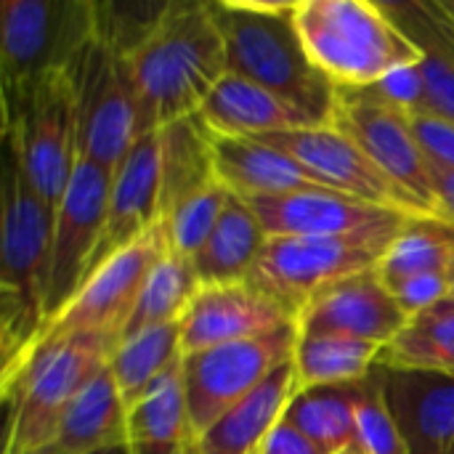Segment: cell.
<instances>
[{
	"instance_id": "6da1fadb",
	"label": "cell",
	"mask_w": 454,
	"mask_h": 454,
	"mask_svg": "<svg viewBox=\"0 0 454 454\" xmlns=\"http://www.w3.org/2000/svg\"><path fill=\"white\" fill-rule=\"evenodd\" d=\"M136 109V136L200 114L229 72L223 35L210 3H165L149 32L122 53Z\"/></svg>"
},
{
	"instance_id": "7a4b0ae2",
	"label": "cell",
	"mask_w": 454,
	"mask_h": 454,
	"mask_svg": "<svg viewBox=\"0 0 454 454\" xmlns=\"http://www.w3.org/2000/svg\"><path fill=\"white\" fill-rule=\"evenodd\" d=\"M0 213V383H8L37 351L48 311L53 210L37 197L13 141L3 138Z\"/></svg>"
},
{
	"instance_id": "3957f363",
	"label": "cell",
	"mask_w": 454,
	"mask_h": 454,
	"mask_svg": "<svg viewBox=\"0 0 454 454\" xmlns=\"http://www.w3.org/2000/svg\"><path fill=\"white\" fill-rule=\"evenodd\" d=\"M223 35L229 72L293 101L319 125H330L338 88L311 64L295 29V3H210Z\"/></svg>"
},
{
	"instance_id": "277c9868",
	"label": "cell",
	"mask_w": 454,
	"mask_h": 454,
	"mask_svg": "<svg viewBox=\"0 0 454 454\" xmlns=\"http://www.w3.org/2000/svg\"><path fill=\"white\" fill-rule=\"evenodd\" d=\"M293 19L311 64L338 90L372 88L391 72L423 61L420 45L383 3L298 0Z\"/></svg>"
},
{
	"instance_id": "5b68a950",
	"label": "cell",
	"mask_w": 454,
	"mask_h": 454,
	"mask_svg": "<svg viewBox=\"0 0 454 454\" xmlns=\"http://www.w3.org/2000/svg\"><path fill=\"white\" fill-rule=\"evenodd\" d=\"M120 335L77 333L48 340L3 383L8 431L3 454H35L56 442L72 399L109 364Z\"/></svg>"
},
{
	"instance_id": "8992f818",
	"label": "cell",
	"mask_w": 454,
	"mask_h": 454,
	"mask_svg": "<svg viewBox=\"0 0 454 454\" xmlns=\"http://www.w3.org/2000/svg\"><path fill=\"white\" fill-rule=\"evenodd\" d=\"M98 35V3L3 0L0 3V93L3 122L53 74L74 69Z\"/></svg>"
},
{
	"instance_id": "52a82bcc",
	"label": "cell",
	"mask_w": 454,
	"mask_h": 454,
	"mask_svg": "<svg viewBox=\"0 0 454 454\" xmlns=\"http://www.w3.org/2000/svg\"><path fill=\"white\" fill-rule=\"evenodd\" d=\"M412 221L404 218L340 237H269L247 282L287 306L298 319V311L317 293L378 269L394 239Z\"/></svg>"
},
{
	"instance_id": "ba28073f",
	"label": "cell",
	"mask_w": 454,
	"mask_h": 454,
	"mask_svg": "<svg viewBox=\"0 0 454 454\" xmlns=\"http://www.w3.org/2000/svg\"><path fill=\"white\" fill-rule=\"evenodd\" d=\"M301 340L298 322L239 343L184 356V394L194 439L223 412L253 394L274 370L293 362Z\"/></svg>"
},
{
	"instance_id": "9c48e42d",
	"label": "cell",
	"mask_w": 454,
	"mask_h": 454,
	"mask_svg": "<svg viewBox=\"0 0 454 454\" xmlns=\"http://www.w3.org/2000/svg\"><path fill=\"white\" fill-rule=\"evenodd\" d=\"M330 125L346 133L370 157V162L407 197L420 218L442 221L434 165L404 112L380 104L364 90H338Z\"/></svg>"
},
{
	"instance_id": "30bf717a",
	"label": "cell",
	"mask_w": 454,
	"mask_h": 454,
	"mask_svg": "<svg viewBox=\"0 0 454 454\" xmlns=\"http://www.w3.org/2000/svg\"><path fill=\"white\" fill-rule=\"evenodd\" d=\"M3 138L13 141L37 197L56 213L77 165V112L72 72L40 82L19 112L3 122Z\"/></svg>"
},
{
	"instance_id": "8fae6325",
	"label": "cell",
	"mask_w": 454,
	"mask_h": 454,
	"mask_svg": "<svg viewBox=\"0 0 454 454\" xmlns=\"http://www.w3.org/2000/svg\"><path fill=\"white\" fill-rule=\"evenodd\" d=\"M77 112V154L114 173L136 136V109L122 53L101 35L72 69Z\"/></svg>"
},
{
	"instance_id": "7c38bea8",
	"label": "cell",
	"mask_w": 454,
	"mask_h": 454,
	"mask_svg": "<svg viewBox=\"0 0 454 454\" xmlns=\"http://www.w3.org/2000/svg\"><path fill=\"white\" fill-rule=\"evenodd\" d=\"M165 250L168 237L160 218V223L149 234H144L130 247L114 253L82 282L74 298L45 325L40 346L77 333H112L122 340L125 322L141 295V287Z\"/></svg>"
},
{
	"instance_id": "4fadbf2b",
	"label": "cell",
	"mask_w": 454,
	"mask_h": 454,
	"mask_svg": "<svg viewBox=\"0 0 454 454\" xmlns=\"http://www.w3.org/2000/svg\"><path fill=\"white\" fill-rule=\"evenodd\" d=\"M109 170L77 157L72 184L53 213V242L48 269L45 311L48 322L74 298L90 271V261L104 229L106 200L112 189Z\"/></svg>"
},
{
	"instance_id": "5bb4252c",
	"label": "cell",
	"mask_w": 454,
	"mask_h": 454,
	"mask_svg": "<svg viewBox=\"0 0 454 454\" xmlns=\"http://www.w3.org/2000/svg\"><path fill=\"white\" fill-rule=\"evenodd\" d=\"M258 141L295 157L303 168H309L333 192L420 218L415 213V207L407 202V197L335 125H314V128H303V130L271 133Z\"/></svg>"
},
{
	"instance_id": "9a60e30c",
	"label": "cell",
	"mask_w": 454,
	"mask_h": 454,
	"mask_svg": "<svg viewBox=\"0 0 454 454\" xmlns=\"http://www.w3.org/2000/svg\"><path fill=\"white\" fill-rule=\"evenodd\" d=\"M407 322L410 317L399 309L378 269L348 277L317 293L298 311V330L303 338L335 335L378 346H388L407 327Z\"/></svg>"
},
{
	"instance_id": "2e32d148",
	"label": "cell",
	"mask_w": 454,
	"mask_h": 454,
	"mask_svg": "<svg viewBox=\"0 0 454 454\" xmlns=\"http://www.w3.org/2000/svg\"><path fill=\"white\" fill-rule=\"evenodd\" d=\"M293 322L298 319L287 306L269 298L250 282L200 287L181 319L184 356L261 338Z\"/></svg>"
},
{
	"instance_id": "e0dca14e",
	"label": "cell",
	"mask_w": 454,
	"mask_h": 454,
	"mask_svg": "<svg viewBox=\"0 0 454 454\" xmlns=\"http://www.w3.org/2000/svg\"><path fill=\"white\" fill-rule=\"evenodd\" d=\"M162 218V170H160V136H138L112 176L106 200L104 229L90 261L88 277L104 266L114 253L130 247L149 234Z\"/></svg>"
},
{
	"instance_id": "ac0fdd59",
	"label": "cell",
	"mask_w": 454,
	"mask_h": 454,
	"mask_svg": "<svg viewBox=\"0 0 454 454\" xmlns=\"http://www.w3.org/2000/svg\"><path fill=\"white\" fill-rule=\"evenodd\" d=\"M407 454H454V375L378 364Z\"/></svg>"
},
{
	"instance_id": "d6986e66",
	"label": "cell",
	"mask_w": 454,
	"mask_h": 454,
	"mask_svg": "<svg viewBox=\"0 0 454 454\" xmlns=\"http://www.w3.org/2000/svg\"><path fill=\"white\" fill-rule=\"evenodd\" d=\"M269 237H340L412 218L333 189L247 200Z\"/></svg>"
},
{
	"instance_id": "ffe728a7",
	"label": "cell",
	"mask_w": 454,
	"mask_h": 454,
	"mask_svg": "<svg viewBox=\"0 0 454 454\" xmlns=\"http://www.w3.org/2000/svg\"><path fill=\"white\" fill-rule=\"evenodd\" d=\"M200 117L221 138H263L319 125L293 101L234 72L221 77L202 104Z\"/></svg>"
},
{
	"instance_id": "44dd1931",
	"label": "cell",
	"mask_w": 454,
	"mask_h": 454,
	"mask_svg": "<svg viewBox=\"0 0 454 454\" xmlns=\"http://www.w3.org/2000/svg\"><path fill=\"white\" fill-rule=\"evenodd\" d=\"M213 152H215V173L221 184L245 200H266V197H285L295 192L327 189L295 157L258 138L215 136Z\"/></svg>"
},
{
	"instance_id": "7402d4cb",
	"label": "cell",
	"mask_w": 454,
	"mask_h": 454,
	"mask_svg": "<svg viewBox=\"0 0 454 454\" xmlns=\"http://www.w3.org/2000/svg\"><path fill=\"white\" fill-rule=\"evenodd\" d=\"M295 359V356H293ZM298 394L295 364L274 370L253 394L223 412L205 434L197 436V454H258Z\"/></svg>"
},
{
	"instance_id": "603a6c76",
	"label": "cell",
	"mask_w": 454,
	"mask_h": 454,
	"mask_svg": "<svg viewBox=\"0 0 454 454\" xmlns=\"http://www.w3.org/2000/svg\"><path fill=\"white\" fill-rule=\"evenodd\" d=\"M383 8L423 51L420 67L428 90L426 114H436L454 125V21L439 0L383 3Z\"/></svg>"
},
{
	"instance_id": "cb8c5ba5",
	"label": "cell",
	"mask_w": 454,
	"mask_h": 454,
	"mask_svg": "<svg viewBox=\"0 0 454 454\" xmlns=\"http://www.w3.org/2000/svg\"><path fill=\"white\" fill-rule=\"evenodd\" d=\"M266 242L269 234L263 231L253 205L231 192L221 221L215 223L210 239L194 258L200 287L247 282Z\"/></svg>"
},
{
	"instance_id": "d4e9b609",
	"label": "cell",
	"mask_w": 454,
	"mask_h": 454,
	"mask_svg": "<svg viewBox=\"0 0 454 454\" xmlns=\"http://www.w3.org/2000/svg\"><path fill=\"white\" fill-rule=\"evenodd\" d=\"M128 439V407L109 364L72 399L53 447L61 454H93L122 447Z\"/></svg>"
},
{
	"instance_id": "484cf974",
	"label": "cell",
	"mask_w": 454,
	"mask_h": 454,
	"mask_svg": "<svg viewBox=\"0 0 454 454\" xmlns=\"http://www.w3.org/2000/svg\"><path fill=\"white\" fill-rule=\"evenodd\" d=\"M184 394V362L128 410V454H197Z\"/></svg>"
},
{
	"instance_id": "4316f807",
	"label": "cell",
	"mask_w": 454,
	"mask_h": 454,
	"mask_svg": "<svg viewBox=\"0 0 454 454\" xmlns=\"http://www.w3.org/2000/svg\"><path fill=\"white\" fill-rule=\"evenodd\" d=\"M160 170H162V215L184 200L194 197L213 181L215 173V133L200 114L184 117L160 133Z\"/></svg>"
},
{
	"instance_id": "83f0119b",
	"label": "cell",
	"mask_w": 454,
	"mask_h": 454,
	"mask_svg": "<svg viewBox=\"0 0 454 454\" xmlns=\"http://www.w3.org/2000/svg\"><path fill=\"white\" fill-rule=\"evenodd\" d=\"M184 362L181 322L144 330L120 340L109 359V370L122 394L125 407H136L162 378Z\"/></svg>"
},
{
	"instance_id": "f1b7e54d",
	"label": "cell",
	"mask_w": 454,
	"mask_h": 454,
	"mask_svg": "<svg viewBox=\"0 0 454 454\" xmlns=\"http://www.w3.org/2000/svg\"><path fill=\"white\" fill-rule=\"evenodd\" d=\"M356 394L359 383L303 388L293 396L285 423L330 454L343 452L356 444Z\"/></svg>"
},
{
	"instance_id": "f546056e",
	"label": "cell",
	"mask_w": 454,
	"mask_h": 454,
	"mask_svg": "<svg viewBox=\"0 0 454 454\" xmlns=\"http://www.w3.org/2000/svg\"><path fill=\"white\" fill-rule=\"evenodd\" d=\"M383 346L335 335H311L298 340L295 348V380L298 391L348 386L364 380L380 362Z\"/></svg>"
},
{
	"instance_id": "4dcf8cb0",
	"label": "cell",
	"mask_w": 454,
	"mask_h": 454,
	"mask_svg": "<svg viewBox=\"0 0 454 454\" xmlns=\"http://www.w3.org/2000/svg\"><path fill=\"white\" fill-rule=\"evenodd\" d=\"M197 290L200 279L194 263L184 255H176L173 250H165L141 287V295L125 322L122 340L152 327L181 322Z\"/></svg>"
},
{
	"instance_id": "1f68e13d",
	"label": "cell",
	"mask_w": 454,
	"mask_h": 454,
	"mask_svg": "<svg viewBox=\"0 0 454 454\" xmlns=\"http://www.w3.org/2000/svg\"><path fill=\"white\" fill-rule=\"evenodd\" d=\"M396 370H423L454 375V311L444 303L407 327L380 351V362Z\"/></svg>"
},
{
	"instance_id": "d6a6232c",
	"label": "cell",
	"mask_w": 454,
	"mask_h": 454,
	"mask_svg": "<svg viewBox=\"0 0 454 454\" xmlns=\"http://www.w3.org/2000/svg\"><path fill=\"white\" fill-rule=\"evenodd\" d=\"M454 242L452 226L431 218H415L378 263L383 282L399 285L423 274H450Z\"/></svg>"
},
{
	"instance_id": "836d02e7",
	"label": "cell",
	"mask_w": 454,
	"mask_h": 454,
	"mask_svg": "<svg viewBox=\"0 0 454 454\" xmlns=\"http://www.w3.org/2000/svg\"><path fill=\"white\" fill-rule=\"evenodd\" d=\"M229 194L231 192L218 178L210 186H205L202 192H197L194 197L176 205L170 213H165L162 226H165V237H168V250H173L176 255H184L194 263V258L210 239L215 223L221 221Z\"/></svg>"
},
{
	"instance_id": "e575fe53",
	"label": "cell",
	"mask_w": 454,
	"mask_h": 454,
	"mask_svg": "<svg viewBox=\"0 0 454 454\" xmlns=\"http://www.w3.org/2000/svg\"><path fill=\"white\" fill-rule=\"evenodd\" d=\"M364 454H407L396 420L383 396L378 367L359 380L356 394V444Z\"/></svg>"
},
{
	"instance_id": "d590c367",
	"label": "cell",
	"mask_w": 454,
	"mask_h": 454,
	"mask_svg": "<svg viewBox=\"0 0 454 454\" xmlns=\"http://www.w3.org/2000/svg\"><path fill=\"white\" fill-rule=\"evenodd\" d=\"M364 93H370L372 98H378L380 104L404 112L407 117L412 114H426L428 109V90H426V74L423 67H404L391 72L386 80H380L372 88H362Z\"/></svg>"
},
{
	"instance_id": "8d00e7d4",
	"label": "cell",
	"mask_w": 454,
	"mask_h": 454,
	"mask_svg": "<svg viewBox=\"0 0 454 454\" xmlns=\"http://www.w3.org/2000/svg\"><path fill=\"white\" fill-rule=\"evenodd\" d=\"M391 293L399 309L410 319H415L447 303L452 298V282H450V274H423V277L391 285Z\"/></svg>"
},
{
	"instance_id": "74e56055",
	"label": "cell",
	"mask_w": 454,
	"mask_h": 454,
	"mask_svg": "<svg viewBox=\"0 0 454 454\" xmlns=\"http://www.w3.org/2000/svg\"><path fill=\"white\" fill-rule=\"evenodd\" d=\"M412 130L434 165L454 170V125L436 114H412Z\"/></svg>"
},
{
	"instance_id": "f35d334b",
	"label": "cell",
	"mask_w": 454,
	"mask_h": 454,
	"mask_svg": "<svg viewBox=\"0 0 454 454\" xmlns=\"http://www.w3.org/2000/svg\"><path fill=\"white\" fill-rule=\"evenodd\" d=\"M258 454H330L322 450L319 444H314L309 436H303L301 431H295L293 426H287L285 420L274 428V434L266 439V444L261 447Z\"/></svg>"
},
{
	"instance_id": "ab89813d",
	"label": "cell",
	"mask_w": 454,
	"mask_h": 454,
	"mask_svg": "<svg viewBox=\"0 0 454 454\" xmlns=\"http://www.w3.org/2000/svg\"><path fill=\"white\" fill-rule=\"evenodd\" d=\"M434 165V162H431ZM434 186H436V200H439V215L442 223L454 226V170L434 165Z\"/></svg>"
},
{
	"instance_id": "60d3db41",
	"label": "cell",
	"mask_w": 454,
	"mask_h": 454,
	"mask_svg": "<svg viewBox=\"0 0 454 454\" xmlns=\"http://www.w3.org/2000/svg\"><path fill=\"white\" fill-rule=\"evenodd\" d=\"M439 5L444 8V13L454 21V0H439Z\"/></svg>"
},
{
	"instance_id": "b9f144b4",
	"label": "cell",
	"mask_w": 454,
	"mask_h": 454,
	"mask_svg": "<svg viewBox=\"0 0 454 454\" xmlns=\"http://www.w3.org/2000/svg\"><path fill=\"white\" fill-rule=\"evenodd\" d=\"M93 454H128V447L122 444V447H112V450H101V452H93Z\"/></svg>"
},
{
	"instance_id": "7bdbcfd3",
	"label": "cell",
	"mask_w": 454,
	"mask_h": 454,
	"mask_svg": "<svg viewBox=\"0 0 454 454\" xmlns=\"http://www.w3.org/2000/svg\"><path fill=\"white\" fill-rule=\"evenodd\" d=\"M452 242H454V226H452ZM450 282H452V298H450V301H454V255H452V269H450Z\"/></svg>"
},
{
	"instance_id": "ee69618b",
	"label": "cell",
	"mask_w": 454,
	"mask_h": 454,
	"mask_svg": "<svg viewBox=\"0 0 454 454\" xmlns=\"http://www.w3.org/2000/svg\"><path fill=\"white\" fill-rule=\"evenodd\" d=\"M35 454H61V452L51 444V447H45V450H40V452H35Z\"/></svg>"
},
{
	"instance_id": "f6af8a7d",
	"label": "cell",
	"mask_w": 454,
	"mask_h": 454,
	"mask_svg": "<svg viewBox=\"0 0 454 454\" xmlns=\"http://www.w3.org/2000/svg\"><path fill=\"white\" fill-rule=\"evenodd\" d=\"M338 454H364L359 447H348V450H343V452H338Z\"/></svg>"
},
{
	"instance_id": "bcb514c9",
	"label": "cell",
	"mask_w": 454,
	"mask_h": 454,
	"mask_svg": "<svg viewBox=\"0 0 454 454\" xmlns=\"http://www.w3.org/2000/svg\"><path fill=\"white\" fill-rule=\"evenodd\" d=\"M444 306H447V309H450V311H454V301H447V303H444Z\"/></svg>"
}]
</instances>
